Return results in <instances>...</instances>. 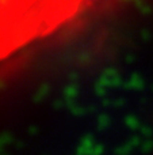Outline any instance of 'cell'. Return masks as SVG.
Returning <instances> with one entry per match:
<instances>
[]
</instances>
